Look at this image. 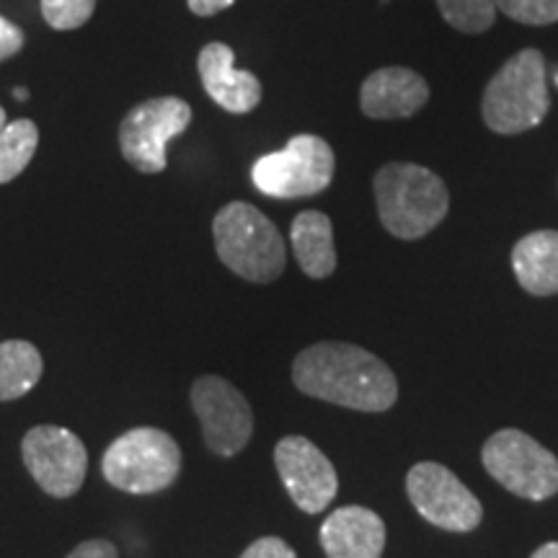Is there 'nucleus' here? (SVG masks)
<instances>
[{"label": "nucleus", "mask_w": 558, "mask_h": 558, "mask_svg": "<svg viewBox=\"0 0 558 558\" xmlns=\"http://www.w3.org/2000/svg\"><path fill=\"white\" fill-rule=\"evenodd\" d=\"M388 530L378 512L367 507H339L320 525L326 558H383Z\"/></svg>", "instance_id": "15"}, {"label": "nucleus", "mask_w": 558, "mask_h": 558, "mask_svg": "<svg viewBox=\"0 0 558 558\" xmlns=\"http://www.w3.org/2000/svg\"><path fill=\"white\" fill-rule=\"evenodd\" d=\"M101 473L124 494H158L181 473V448L169 432L137 427L124 432L101 458Z\"/></svg>", "instance_id": "5"}, {"label": "nucleus", "mask_w": 558, "mask_h": 558, "mask_svg": "<svg viewBox=\"0 0 558 558\" xmlns=\"http://www.w3.org/2000/svg\"><path fill=\"white\" fill-rule=\"evenodd\" d=\"M39 148V130L32 120L9 122L0 130V184L19 179Z\"/></svg>", "instance_id": "19"}, {"label": "nucleus", "mask_w": 558, "mask_h": 558, "mask_svg": "<svg viewBox=\"0 0 558 558\" xmlns=\"http://www.w3.org/2000/svg\"><path fill=\"white\" fill-rule=\"evenodd\" d=\"M530 558H558V541H550V543H543V546L535 550Z\"/></svg>", "instance_id": "27"}, {"label": "nucleus", "mask_w": 558, "mask_h": 558, "mask_svg": "<svg viewBox=\"0 0 558 558\" xmlns=\"http://www.w3.org/2000/svg\"><path fill=\"white\" fill-rule=\"evenodd\" d=\"M233 3L235 0H190V11L194 13V16L207 19V16H215V13L230 9Z\"/></svg>", "instance_id": "26"}, {"label": "nucleus", "mask_w": 558, "mask_h": 558, "mask_svg": "<svg viewBox=\"0 0 558 558\" xmlns=\"http://www.w3.org/2000/svg\"><path fill=\"white\" fill-rule=\"evenodd\" d=\"M68 558H120V550H117L114 543L104 541V538H94L81 543L78 548H73V554Z\"/></svg>", "instance_id": "25"}, {"label": "nucleus", "mask_w": 558, "mask_h": 558, "mask_svg": "<svg viewBox=\"0 0 558 558\" xmlns=\"http://www.w3.org/2000/svg\"><path fill=\"white\" fill-rule=\"evenodd\" d=\"M96 0H41V16L58 32L78 29L94 16Z\"/></svg>", "instance_id": "21"}, {"label": "nucleus", "mask_w": 558, "mask_h": 558, "mask_svg": "<svg viewBox=\"0 0 558 558\" xmlns=\"http://www.w3.org/2000/svg\"><path fill=\"white\" fill-rule=\"evenodd\" d=\"M241 558H298V554L292 550L290 543L277 538V535H267V538L251 543L241 554Z\"/></svg>", "instance_id": "23"}, {"label": "nucleus", "mask_w": 558, "mask_h": 558, "mask_svg": "<svg viewBox=\"0 0 558 558\" xmlns=\"http://www.w3.org/2000/svg\"><path fill=\"white\" fill-rule=\"evenodd\" d=\"M383 228L401 241L432 233L450 209V194L435 171L418 163H386L373 179Z\"/></svg>", "instance_id": "2"}, {"label": "nucleus", "mask_w": 558, "mask_h": 558, "mask_svg": "<svg viewBox=\"0 0 558 558\" xmlns=\"http://www.w3.org/2000/svg\"><path fill=\"white\" fill-rule=\"evenodd\" d=\"M45 360L32 341H0V401H16L41 380Z\"/></svg>", "instance_id": "18"}, {"label": "nucleus", "mask_w": 558, "mask_h": 558, "mask_svg": "<svg viewBox=\"0 0 558 558\" xmlns=\"http://www.w3.org/2000/svg\"><path fill=\"white\" fill-rule=\"evenodd\" d=\"M331 145L318 135H295L282 150L262 156L251 169L254 186L275 199L313 197L333 181Z\"/></svg>", "instance_id": "6"}, {"label": "nucleus", "mask_w": 558, "mask_h": 558, "mask_svg": "<svg viewBox=\"0 0 558 558\" xmlns=\"http://www.w3.org/2000/svg\"><path fill=\"white\" fill-rule=\"evenodd\" d=\"M192 407L202 424V437L215 456L233 458L254 435V414L246 396L220 375H202L192 386Z\"/></svg>", "instance_id": "11"}, {"label": "nucleus", "mask_w": 558, "mask_h": 558, "mask_svg": "<svg viewBox=\"0 0 558 558\" xmlns=\"http://www.w3.org/2000/svg\"><path fill=\"white\" fill-rule=\"evenodd\" d=\"M429 101V83L411 68H380L362 81L360 107L369 120H409Z\"/></svg>", "instance_id": "13"}, {"label": "nucleus", "mask_w": 558, "mask_h": 558, "mask_svg": "<svg viewBox=\"0 0 558 558\" xmlns=\"http://www.w3.org/2000/svg\"><path fill=\"white\" fill-rule=\"evenodd\" d=\"M512 269L520 288L548 298L558 292V230H535L512 248Z\"/></svg>", "instance_id": "16"}, {"label": "nucleus", "mask_w": 558, "mask_h": 558, "mask_svg": "<svg viewBox=\"0 0 558 558\" xmlns=\"http://www.w3.org/2000/svg\"><path fill=\"white\" fill-rule=\"evenodd\" d=\"M550 109L546 60L527 47L509 58L488 81L481 101L486 128L497 135H520L546 120Z\"/></svg>", "instance_id": "4"}, {"label": "nucleus", "mask_w": 558, "mask_h": 558, "mask_svg": "<svg viewBox=\"0 0 558 558\" xmlns=\"http://www.w3.org/2000/svg\"><path fill=\"white\" fill-rule=\"evenodd\" d=\"M437 9L452 29L463 34H484L497 19L494 0H437Z\"/></svg>", "instance_id": "20"}, {"label": "nucleus", "mask_w": 558, "mask_h": 558, "mask_svg": "<svg viewBox=\"0 0 558 558\" xmlns=\"http://www.w3.org/2000/svg\"><path fill=\"white\" fill-rule=\"evenodd\" d=\"M481 460L488 476L514 497L546 501L558 494V458L525 432H494L484 442Z\"/></svg>", "instance_id": "7"}, {"label": "nucleus", "mask_w": 558, "mask_h": 558, "mask_svg": "<svg viewBox=\"0 0 558 558\" xmlns=\"http://www.w3.org/2000/svg\"><path fill=\"white\" fill-rule=\"evenodd\" d=\"M507 19L525 26H548L558 21V0H494Z\"/></svg>", "instance_id": "22"}, {"label": "nucleus", "mask_w": 558, "mask_h": 558, "mask_svg": "<svg viewBox=\"0 0 558 558\" xmlns=\"http://www.w3.org/2000/svg\"><path fill=\"white\" fill-rule=\"evenodd\" d=\"M24 50V32L9 19L0 16V62Z\"/></svg>", "instance_id": "24"}, {"label": "nucleus", "mask_w": 558, "mask_h": 558, "mask_svg": "<svg viewBox=\"0 0 558 558\" xmlns=\"http://www.w3.org/2000/svg\"><path fill=\"white\" fill-rule=\"evenodd\" d=\"M292 254L311 279H326L337 271V248H333V226L329 215L305 209L292 220L290 228Z\"/></svg>", "instance_id": "17"}, {"label": "nucleus", "mask_w": 558, "mask_h": 558, "mask_svg": "<svg viewBox=\"0 0 558 558\" xmlns=\"http://www.w3.org/2000/svg\"><path fill=\"white\" fill-rule=\"evenodd\" d=\"M215 251L220 262L246 279L269 284L284 271L288 248L275 222L248 202H230L215 215Z\"/></svg>", "instance_id": "3"}, {"label": "nucleus", "mask_w": 558, "mask_h": 558, "mask_svg": "<svg viewBox=\"0 0 558 558\" xmlns=\"http://www.w3.org/2000/svg\"><path fill=\"white\" fill-rule=\"evenodd\" d=\"M199 78L207 96L230 114H248L259 107L262 83L248 70L235 68V54L226 41H209L199 52Z\"/></svg>", "instance_id": "14"}, {"label": "nucleus", "mask_w": 558, "mask_h": 558, "mask_svg": "<svg viewBox=\"0 0 558 558\" xmlns=\"http://www.w3.org/2000/svg\"><path fill=\"white\" fill-rule=\"evenodd\" d=\"M192 122V107L177 96L148 99L128 111L120 128L122 156L140 173L166 169V145Z\"/></svg>", "instance_id": "8"}, {"label": "nucleus", "mask_w": 558, "mask_h": 558, "mask_svg": "<svg viewBox=\"0 0 558 558\" xmlns=\"http://www.w3.org/2000/svg\"><path fill=\"white\" fill-rule=\"evenodd\" d=\"M5 124H9V117H5V109L0 107V130H3Z\"/></svg>", "instance_id": "29"}, {"label": "nucleus", "mask_w": 558, "mask_h": 558, "mask_svg": "<svg viewBox=\"0 0 558 558\" xmlns=\"http://www.w3.org/2000/svg\"><path fill=\"white\" fill-rule=\"evenodd\" d=\"M11 96H13V99H19V101H26V99H29V90H26V88H13L11 90Z\"/></svg>", "instance_id": "28"}, {"label": "nucleus", "mask_w": 558, "mask_h": 558, "mask_svg": "<svg viewBox=\"0 0 558 558\" xmlns=\"http://www.w3.org/2000/svg\"><path fill=\"white\" fill-rule=\"evenodd\" d=\"M26 471L45 494L70 499L81 492L88 471V452L78 435L54 424H39L21 442Z\"/></svg>", "instance_id": "10"}, {"label": "nucleus", "mask_w": 558, "mask_h": 558, "mask_svg": "<svg viewBox=\"0 0 558 558\" xmlns=\"http://www.w3.org/2000/svg\"><path fill=\"white\" fill-rule=\"evenodd\" d=\"M292 383L311 399L380 414L399 401V380L378 354L344 341H320L292 362Z\"/></svg>", "instance_id": "1"}, {"label": "nucleus", "mask_w": 558, "mask_h": 558, "mask_svg": "<svg viewBox=\"0 0 558 558\" xmlns=\"http://www.w3.org/2000/svg\"><path fill=\"white\" fill-rule=\"evenodd\" d=\"M407 494L424 520L448 533H471L484 520L476 494L442 463H416L407 476Z\"/></svg>", "instance_id": "9"}, {"label": "nucleus", "mask_w": 558, "mask_h": 558, "mask_svg": "<svg viewBox=\"0 0 558 558\" xmlns=\"http://www.w3.org/2000/svg\"><path fill=\"white\" fill-rule=\"evenodd\" d=\"M275 465L292 501L305 514H320L339 492V476L329 456L308 437L290 435L275 448Z\"/></svg>", "instance_id": "12"}]
</instances>
